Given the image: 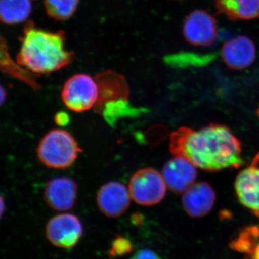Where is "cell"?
<instances>
[{"mask_svg":"<svg viewBox=\"0 0 259 259\" xmlns=\"http://www.w3.org/2000/svg\"><path fill=\"white\" fill-rule=\"evenodd\" d=\"M170 151L205 171L238 168L243 164L241 145L226 126L212 124L193 130L182 127L172 133Z\"/></svg>","mask_w":259,"mask_h":259,"instance_id":"cell-1","label":"cell"},{"mask_svg":"<svg viewBox=\"0 0 259 259\" xmlns=\"http://www.w3.org/2000/svg\"><path fill=\"white\" fill-rule=\"evenodd\" d=\"M232 247L236 250L248 253L246 259H259V226L248 227L243 230Z\"/></svg>","mask_w":259,"mask_h":259,"instance_id":"cell-18","label":"cell"},{"mask_svg":"<svg viewBox=\"0 0 259 259\" xmlns=\"http://www.w3.org/2000/svg\"><path fill=\"white\" fill-rule=\"evenodd\" d=\"M220 13L231 20H250L259 16V0H214Z\"/></svg>","mask_w":259,"mask_h":259,"instance_id":"cell-15","label":"cell"},{"mask_svg":"<svg viewBox=\"0 0 259 259\" xmlns=\"http://www.w3.org/2000/svg\"><path fill=\"white\" fill-rule=\"evenodd\" d=\"M77 192V185L74 180L60 177L48 182L44 190V198L51 208L62 212L74 207Z\"/></svg>","mask_w":259,"mask_h":259,"instance_id":"cell-11","label":"cell"},{"mask_svg":"<svg viewBox=\"0 0 259 259\" xmlns=\"http://www.w3.org/2000/svg\"><path fill=\"white\" fill-rule=\"evenodd\" d=\"M183 32L187 41L192 45L209 47L217 38V24L207 12L195 10L186 18Z\"/></svg>","mask_w":259,"mask_h":259,"instance_id":"cell-7","label":"cell"},{"mask_svg":"<svg viewBox=\"0 0 259 259\" xmlns=\"http://www.w3.org/2000/svg\"><path fill=\"white\" fill-rule=\"evenodd\" d=\"M222 58L225 64L234 70L248 67L254 61L255 47L253 41L245 35L235 37L223 46Z\"/></svg>","mask_w":259,"mask_h":259,"instance_id":"cell-13","label":"cell"},{"mask_svg":"<svg viewBox=\"0 0 259 259\" xmlns=\"http://www.w3.org/2000/svg\"><path fill=\"white\" fill-rule=\"evenodd\" d=\"M82 151L74 138L67 131L51 130L39 143L37 156L46 166L64 169L71 166Z\"/></svg>","mask_w":259,"mask_h":259,"instance_id":"cell-3","label":"cell"},{"mask_svg":"<svg viewBox=\"0 0 259 259\" xmlns=\"http://www.w3.org/2000/svg\"><path fill=\"white\" fill-rule=\"evenodd\" d=\"M216 54H200L194 53L182 52L167 56L164 59L165 63L168 66L175 68L189 67V66H202L207 65L215 59Z\"/></svg>","mask_w":259,"mask_h":259,"instance_id":"cell-19","label":"cell"},{"mask_svg":"<svg viewBox=\"0 0 259 259\" xmlns=\"http://www.w3.org/2000/svg\"><path fill=\"white\" fill-rule=\"evenodd\" d=\"M62 32H51L29 24L24 31L17 56L18 64L32 75H47L59 71L72 61L66 49Z\"/></svg>","mask_w":259,"mask_h":259,"instance_id":"cell-2","label":"cell"},{"mask_svg":"<svg viewBox=\"0 0 259 259\" xmlns=\"http://www.w3.org/2000/svg\"><path fill=\"white\" fill-rule=\"evenodd\" d=\"M258 115H259V110H258Z\"/></svg>","mask_w":259,"mask_h":259,"instance_id":"cell-26","label":"cell"},{"mask_svg":"<svg viewBox=\"0 0 259 259\" xmlns=\"http://www.w3.org/2000/svg\"><path fill=\"white\" fill-rule=\"evenodd\" d=\"M7 99V91L3 85L0 84V107L5 103Z\"/></svg>","mask_w":259,"mask_h":259,"instance_id":"cell-24","label":"cell"},{"mask_svg":"<svg viewBox=\"0 0 259 259\" xmlns=\"http://www.w3.org/2000/svg\"><path fill=\"white\" fill-rule=\"evenodd\" d=\"M99 95L96 79L88 74H78L65 82L61 99L65 106L71 111L83 112L96 106Z\"/></svg>","mask_w":259,"mask_h":259,"instance_id":"cell-4","label":"cell"},{"mask_svg":"<svg viewBox=\"0 0 259 259\" xmlns=\"http://www.w3.org/2000/svg\"><path fill=\"white\" fill-rule=\"evenodd\" d=\"M5 209V203L4 199L0 195V220L4 214Z\"/></svg>","mask_w":259,"mask_h":259,"instance_id":"cell-25","label":"cell"},{"mask_svg":"<svg viewBox=\"0 0 259 259\" xmlns=\"http://www.w3.org/2000/svg\"><path fill=\"white\" fill-rule=\"evenodd\" d=\"M216 195L207 183L194 184L184 194L182 204L185 212L192 218H201L212 210Z\"/></svg>","mask_w":259,"mask_h":259,"instance_id":"cell-12","label":"cell"},{"mask_svg":"<svg viewBox=\"0 0 259 259\" xmlns=\"http://www.w3.org/2000/svg\"><path fill=\"white\" fill-rule=\"evenodd\" d=\"M32 8L31 0H0V22L10 25L23 23Z\"/></svg>","mask_w":259,"mask_h":259,"instance_id":"cell-16","label":"cell"},{"mask_svg":"<svg viewBox=\"0 0 259 259\" xmlns=\"http://www.w3.org/2000/svg\"><path fill=\"white\" fill-rule=\"evenodd\" d=\"M131 197L128 188L117 182L102 186L97 193L99 209L109 218H118L128 209Z\"/></svg>","mask_w":259,"mask_h":259,"instance_id":"cell-8","label":"cell"},{"mask_svg":"<svg viewBox=\"0 0 259 259\" xmlns=\"http://www.w3.org/2000/svg\"><path fill=\"white\" fill-rule=\"evenodd\" d=\"M130 259H162L154 250L149 248H142L135 253Z\"/></svg>","mask_w":259,"mask_h":259,"instance_id":"cell-22","label":"cell"},{"mask_svg":"<svg viewBox=\"0 0 259 259\" xmlns=\"http://www.w3.org/2000/svg\"><path fill=\"white\" fill-rule=\"evenodd\" d=\"M133 250V244L127 238L117 236L112 242L109 254L111 257L123 256Z\"/></svg>","mask_w":259,"mask_h":259,"instance_id":"cell-21","label":"cell"},{"mask_svg":"<svg viewBox=\"0 0 259 259\" xmlns=\"http://www.w3.org/2000/svg\"><path fill=\"white\" fill-rule=\"evenodd\" d=\"M128 190L131 199L143 206H152L161 202L166 192L163 176L151 168H142L131 177Z\"/></svg>","mask_w":259,"mask_h":259,"instance_id":"cell-5","label":"cell"},{"mask_svg":"<svg viewBox=\"0 0 259 259\" xmlns=\"http://www.w3.org/2000/svg\"><path fill=\"white\" fill-rule=\"evenodd\" d=\"M195 167L185 158L175 156L167 162L162 171L166 187L175 193H185L197 178Z\"/></svg>","mask_w":259,"mask_h":259,"instance_id":"cell-10","label":"cell"},{"mask_svg":"<svg viewBox=\"0 0 259 259\" xmlns=\"http://www.w3.org/2000/svg\"><path fill=\"white\" fill-rule=\"evenodd\" d=\"M80 0H45V8L51 18L67 20L74 14Z\"/></svg>","mask_w":259,"mask_h":259,"instance_id":"cell-20","label":"cell"},{"mask_svg":"<svg viewBox=\"0 0 259 259\" xmlns=\"http://www.w3.org/2000/svg\"><path fill=\"white\" fill-rule=\"evenodd\" d=\"M99 86V100L96 106L97 111L112 102L127 100L129 90L125 80L122 76L107 71L99 75L96 78Z\"/></svg>","mask_w":259,"mask_h":259,"instance_id":"cell-14","label":"cell"},{"mask_svg":"<svg viewBox=\"0 0 259 259\" xmlns=\"http://www.w3.org/2000/svg\"><path fill=\"white\" fill-rule=\"evenodd\" d=\"M0 71L21 80L34 89L38 88V85L32 78V74L22 68L18 62H15L10 57L6 41L1 35H0Z\"/></svg>","mask_w":259,"mask_h":259,"instance_id":"cell-17","label":"cell"},{"mask_svg":"<svg viewBox=\"0 0 259 259\" xmlns=\"http://www.w3.org/2000/svg\"><path fill=\"white\" fill-rule=\"evenodd\" d=\"M235 187L240 202L259 218V155L240 172Z\"/></svg>","mask_w":259,"mask_h":259,"instance_id":"cell-9","label":"cell"},{"mask_svg":"<svg viewBox=\"0 0 259 259\" xmlns=\"http://www.w3.org/2000/svg\"><path fill=\"white\" fill-rule=\"evenodd\" d=\"M55 121L57 125L60 126L66 125L69 122V115H68V114L65 113V112H59L56 115Z\"/></svg>","mask_w":259,"mask_h":259,"instance_id":"cell-23","label":"cell"},{"mask_svg":"<svg viewBox=\"0 0 259 259\" xmlns=\"http://www.w3.org/2000/svg\"><path fill=\"white\" fill-rule=\"evenodd\" d=\"M83 234L79 218L69 213L59 214L47 223L46 235L51 244L58 248L71 249L79 243Z\"/></svg>","mask_w":259,"mask_h":259,"instance_id":"cell-6","label":"cell"}]
</instances>
